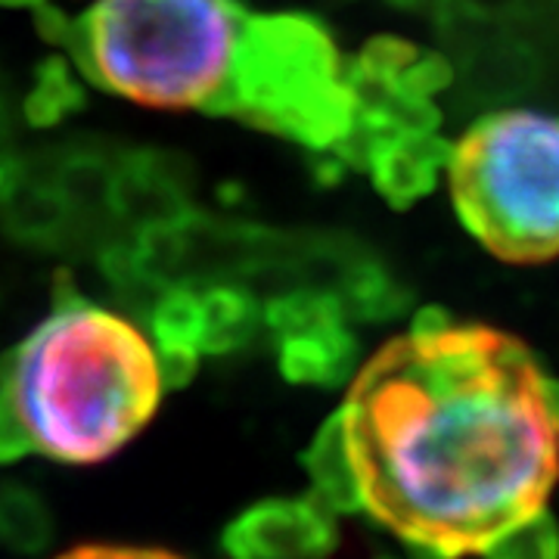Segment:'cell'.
Segmentation results:
<instances>
[{
  "mask_svg": "<svg viewBox=\"0 0 559 559\" xmlns=\"http://www.w3.org/2000/svg\"><path fill=\"white\" fill-rule=\"evenodd\" d=\"M305 469L314 485V498L323 507L333 513H364V481L342 411L320 426L311 448L305 451Z\"/></svg>",
  "mask_w": 559,
  "mask_h": 559,
  "instance_id": "9c48e42d",
  "label": "cell"
},
{
  "mask_svg": "<svg viewBox=\"0 0 559 559\" xmlns=\"http://www.w3.org/2000/svg\"><path fill=\"white\" fill-rule=\"evenodd\" d=\"M267 326L277 333V340L289 336H305L330 326H342L345 320V305L342 296L320 293V289H296L289 296H280L264 308Z\"/></svg>",
  "mask_w": 559,
  "mask_h": 559,
  "instance_id": "4fadbf2b",
  "label": "cell"
},
{
  "mask_svg": "<svg viewBox=\"0 0 559 559\" xmlns=\"http://www.w3.org/2000/svg\"><path fill=\"white\" fill-rule=\"evenodd\" d=\"M25 454H32L28 436L22 432L20 419L13 417L10 404L0 399V466L13 463V460H22Z\"/></svg>",
  "mask_w": 559,
  "mask_h": 559,
  "instance_id": "ffe728a7",
  "label": "cell"
},
{
  "mask_svg": "<svg viewBox=\"0 0 559 559\" xmlns=\"http://www.w3.org/2000/svg\"><path fill=\"white\" fill-rule=\"evenodd\" d=\"M38 32L91 84L159 109L240 112L261 13L240 0H97L81 16L35 7Z\"/></svg>",
  "mask_w": 559,
  "mask_h": 559,
  "instance_id": "3957f363",
  "label": "cell"
},
{
  "mask_svg": "<svg viewBox=\"0 0 559 559\" xmlns=\"http://www.w3.org/2000/svg\"><path fill=\"white\" fill-rule=\"evenodd\" d=\"M3 7H40V3H47V0H0Z\"/></svg>",
  "mask_w": 559,
  "mask_h": 559,
  "instance_id": "44dd1931",
  "label": "cell"
},
{
  "mask_svg": "<svg viewBox=\"0 0 559 559\" xmlns=\"http://www.w3.org/2000/svg\"><path fill=\"white\" fill-rule=\"evenodd\" d=\"M106 205L134 227L178 224L193 215L187 197V175L165 153H131L106 175Z\"/></svg>",
  "mask_w": 559,
  "mask_h": 559,
  "instance_id": "8992f818",
  "label": "cell"
},
{
  "mask_svg": "<svg viewBox=\"0 0 559 559\" xmlns=\"http://www.w3.org/2000/svg\"><path fill=\"white\" fill-rule=\"evenodd\" d=\"M340 544L333 510L311 498H271L227 522L221 550L230 559H323Z\"/></svg>",
  "mask_w": 559,
  "mask_h": 559,
  "instance_id": "5b68a950",
  "label": "cell"
},
{
  "mask_svg": "<svg viewBox=\"0 0 559 559\" xmlns=\"http://www.w3.org/2000/svg\"><path fill=\"white\" fill-rule=\"evenodd\" d=\"M340 411L364 513L419 559L479 550L544 507L559 476V380L481 323L385 342Z\"/></svg>",
  "mask_w": 559,
  "mask_h": 559,
  "instance_id": "6da1fadb",
  "label": "cell"
},
{
  "mask_svg": "<svg viewBox=\"0 0 559 559\" xmlns=\"http://www.w3.org/2000/svg\"><path fill=\"white\" fill-rule=\"evenodd\" d=\"M460 221L503 261L532 264L559 255V119L495 112L448 153Z\"/></svg>",
  "mask_w": 559,
  "mask_h": 559,
  "instance_id": "277c9868",
  "label": "cell"
},
{
  "mask_svg": "<svg viewBox=\"0 0 559 559\" xmlns=\"http://www.w3.org/2000/svg\"><path fill=\"white\" fill-rule=\"evenodd\" d=\"M404 301L407 299L395 286V280L373 264H364L345 280V296H342L345 314H358L367 320L392 318L404 308Z\"/></svg>",
  "mask_w": 559,
  "mask_h": 559,
  "instance_id": "9a60e30c",
  "label": "cell"
},
{
  "mask_svg": "<svg viewBox=\"0 0 559 559\" xmlns=\"http://www.w3.org/2000/svg\"><path fill=\"white\" fill-rule=\"evenodd\" d=\"M53 516L38 491L20 481L0 485V544L22 557H35L50 547Z\"/></svg>",
  "mask_w": 559,
  "mask_h": 559,
  "instance_id": "7c38bea8",
  "label": "cell"
},
{
  "mask_svg": "<svg viewBox=\"0 0 559 559\" xmlns=\"http://www.w3.org/2000/svg\"><path fill=\"white\" fill-rule=\"evenodd\" d=\"M451 146L436 131H404L385 140L370 159L373 183L392 205H411L432 193Z\"/></svg>",
  "mask_w": 559,
  "mask_h": 559,
  "instance_id": "ba28073f",
  "label": "cell"
},
{
  "mask_svg": "<svg viewBox=\"0 0 559 559\" xmlns=\"http://www.w3.org/2000/svg\"><path fill=\"white\" fill-rule=\"evenodd\" d=\"M81 103H84V94H81L79 81L72 79L69 66L62 60H47L25 112L35 124H53L62 116H69L72 109H79Z\"/></svg>",
  "mask_w": 559,
  "mask_h": 559,
  "instance_id": "2e32d148",
  "label": "cell"
},
{
  "mask_svg": "<svg viewBox=\"0 0 559 559\" xmlns=\"http://www.w3.org/2000/svg\"><path fill=\"white\" fill-rule=\"evenodd\" d=\"M159 358L134 323L84 301L57 280L53 311L0 358V399L32 451L60 463H100L153 419Z\"/></svg>",
  "mask_w": 559,
  "mask_h": 559,
  "instance_id": "7a4b0ae2",
  "label": "cell"
},
{
  "mask_svg": "<svg viewBox=\"0 0 559 559\" xmlns=\"http://www.w3.org/2000/svg\"><path fill=\"white\" fill-rule=\"evenodd\" d=\"M476 554L485 559H559V525L538 507L495 532Z\"/></svg>",
  "mask_w": 559,
  "mask_h": 559,
  "instance_id": "5bb4252c",
  "label": "cell"
},
{
  "mask_svg": "<svg viewBox=\"0 0 559 559\" xmlns=\"http://www.w3.org/2000/svg\"><path fill=\"white\" fill-rule=\"evenodd\" d=\"M57 559H180L178 554L156 547H124V544H81Z\"/></svg>",
  "mask_w": 559,
  "mask_h": 559,
  "instance_id": "d6986e66",
  "label": "cell"
},
{
  "mask_svg": "<svg viewBox=\"0 0 559 559\" xmlns=\"http://www.w3.org/2000/svg\"><path fill=\"white\" fill-rule=\"evenodd\" d=\"M261 323L259 301L237 286H212L202 293V355L240 348Z\"/></svg>",
  "mask_w": 559,
  "mask_h": 559,
  "instance_id": "8fae6325",
  "label": "cell"
},
{
  "mask_svg": "<svg viewBox=\"0 0 559 559\" xmlns=\"http://www.w3.org/2000/svg\"><path fill=\"white\" fill-rule=\"evenodd\" d=\"M451 81V69L441 57H423L417 53V60H411L395 79V87L407 97H417V100H429L436 97V91H441L444 84Z\"/></svg>",
  "mask_w": 559,
  "mask_h": 559,
  "instance_id": "e0dca14e",
  "label": "cell"
},
{
  "mask_svg": "<svg viewBox=\"0 0 559 559\" xmlns=\"http://www.w3.org/2000/svg\"><path fill=\"white\" fill-rule=\"evenodd\" d=\"M417 47L404 44L399 38H377L370 40L358 57H355V66L364 69V72H373V75H382V79H399V72L411 60H417Z\"/></svg>",
  "mask_w": 559,
  "mask_h": 559,
  "instance_id": "ac0fdd59",
  "label": "cell"
},
{
  "mask_svg": "<svg viewBox=\"0 0 559 559\" xmlns=\"http://www.w3.org/2000/svg\"><path fill=\"white\" fill-rule=\"evenodd\" d=\"M355 358L358 345L345 323L280 340V370L286 380L301 385H336L355 370Z\"/></svg>",
  "mask_w": 559,
  "mask_h": 559,
  "instance_id": "30bf717a",
  "label": "cell"
},
{
  "mask_svg": "<svg viewBox=\"0 0 559 559\" xmlns=\"http://www.w3.org/2000/svg\"><path fill=\"white\" fill-rule=\"evenodd\" d=\"M150 326L165 385H187L202 355V293L190 283H168L150 305Z\"/></svg>",
  "mask_w": 559,
  "mask_h": 559,
  "instance_id": "52a82bcc",
  "label": "cell"
}]
</instances>
